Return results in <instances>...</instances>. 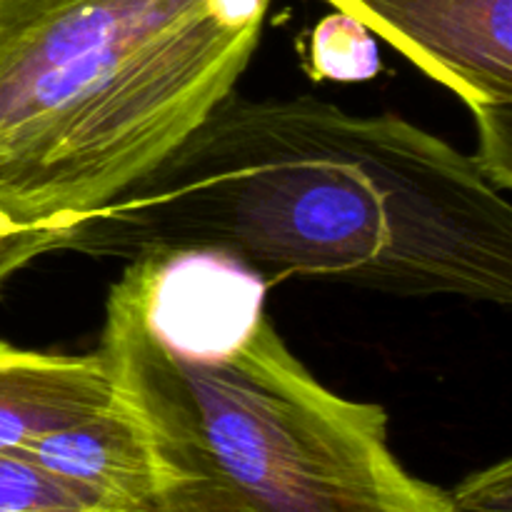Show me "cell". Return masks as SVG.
I'll return each instance as SVG.
<instances>
[{
    "label": "cell",
    "instance_id": "obj_10",
    "mask_svg": "<svg viewBox=\"0 0 512 512\" xmlns=\"http://www.w3.org/2000/svg\"><path fill=\"white\" fill-rule=\"evenodd\" d=\"M455 512H512V465L510 460L468 475L448 490Z\"/></svg>",
    "mask_w": 512,
    "mask_h": 512
},
{
    "label": "cell",
    "instance_id": "obj_7",
    "mask_svg": "<svg viewBox=\"0 0 512 512\" xmlns=\"http://www.w3.org/2000/svg\"><path fill=\"white\" fill-rule=\"evenodd\" d=\"M0 512H108L23 450H0Z\"/></svg>",
    "mask_w": 512,
    "mask_h": 512
},
{
    "label": "cell",
    "instance_id": "obj_2",
    "mask_svg": "<svg viewBox=\"0 0 512 512\" xmlns=\"http://www.w3.org/2000/svg\"><path fill=\"white\" fill-rule=\"evenodd\" d=\"M273 0H0V205L85 215L238 85Z\"/></svg>",
    "mask_w": 512,
    "mask_h": 512
},
{
    "label": "cell",
    "instance_id": "obj_1",
    "mask_svg": "<svg viewBox=\"0 0 512 512\" xmlns=\"http://www.w3.org/2000/svg\"><path fill=\"white\" fill-rule=\"evenodd\" d=\"M65 250H213L263 280L512 303V203L475 155L400 115L228 95Z\"/></svg>",
    "mask_w": 512,
    "mask_h": 512
},
{
    "label": "cell",
    "instance_id": "obj_9",
    "mask_svg": "<svg viewBox=\"0 0 512 512\" xmlns=\"http://www.w3.org/2000/svg\"><path fill=\"white\" fill-rule=\"evenodd\" d=\"M78 218L80 215L20 220L0 205V290L18 270L33 263L35 258L53 253V250H65Z\"/></svg>",
    "mask_w": 512,
    "mask_h": 512
},
{
    "label": "cell",
    "instance_id": "obj_8",
    "mask_svg": "<svg viewBox=\"0 0 512 512\" xmlns=\"http://www.w3.org/2000/svg\"><path fill=\"white\" fill-rule=\"evenodd\" d=\"M310 60L318 78L360 80L378 70V50L370 30L343 13L330 15L313 30Z\"/></svg>",
    "mask_w": 512,
    "mask_h": 512
},
{
    "label": "cell",
    "instance_id": "obj_3",
    "mask_svg": "<svg viewBox=\"0 0 512 512\" xmlns=\"http://www.w3.org/2000/svg\"><path fill=\"white\" fill-rule=\"evenodd\" d=\"M98 353L148 433L153 512H455L393 453L385 410L325 388L265 313L230 348L185 353L123 273Z\"/></svg>",
    "mask_w": 512,
    "mask_h": 512
},
{
    "label": "cell",
    "instance_id": "obj_6",
    "mask_svg": "<svg viewBox=\"0 0 512 512\" xmlns=\"http://www.w3.org/2000/svg\"><path fill=\"white\" fill-rule=\"evenodd\" d=\"M115 400L100 353L60 355L0 340V450H23L40 435Z\"/></svg>",
    "mask_w": 512,
    "mask_h": 512
},
{
    "label": "cell",
    "instance_id": "obj_5",
    "mask_svg": "<svg viewBox=\"0 0 512 512\" xmlns=\"http://www.w3.org/2000/svg\"><path fill=\"white\" fill-rule=\"evenodd\" d=\"M108 512H153L158 468L145 428L115 395L113 403L60 425L23 448Z\"/></svg>",
    "mask_w": 512,
    "mask_h": 512
},
{
    "label": "cell",
    "instance_id": "obj_4",
    "mask_svg": "<svg viewBox=\"0 0 512 512\" xmlns=\"http://www.w3.org/2000/svg\"><path fill=\"white\" fill-rule=\"evenodd\" d=\"M453 90L478 128L475 158L512 188V0H328Z\"/></svg>",
    "mask_w": 512,
    "mask_h": 512
}]
</instances>
